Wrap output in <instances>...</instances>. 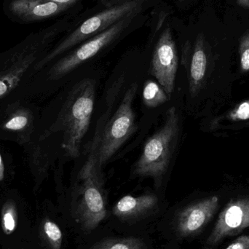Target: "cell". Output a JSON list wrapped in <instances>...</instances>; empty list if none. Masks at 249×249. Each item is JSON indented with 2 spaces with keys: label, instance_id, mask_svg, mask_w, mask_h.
I'll return each mask as SVG.
<instances>
[{
  "label": "cell",
  "instance_id": "cell-3",
  "mask_svg": "<svg viewBox=\"0 0 249 249\" xmlns=\"http://www.w3.org/2000/svg\"><path fill=\"white\" fill-rule=\"evenodd\" d=\"M77 177L76 213L84 231L91 232L107 216L102 170L98 167L93 146Z\"/></svg>",
  "mask_w": 249,
  "mask_h": 249
},
{
  "label": "cell",
  "instance_id": "cell-13",
  "mask_svg": "<svg viewBox=\"0 0 249 249\" xmlns=\"http://www.w3.org/2000/svg\"><path fill=\"white\" fill-rule=\"evenodd\" d=\"M208 58L205 51L203 37L199 36L196 41L194 52L190 63L189 72L190 90L192 94H196L203 86L207 71Z\"/></svg>",
  "mask_w": 249,
  "mask_h": 249
},
{
  "label": "cell",
  "instance_id": "cell-18",
  "mask_svg": "<svg viewBox=\"0 0 249 249\" xmlns=\"http://www.w3.org/2000/svg\"><path fill=\"white\" fill-rule=\"evenodd\" d=\"M43 233L51 249H61L63 235L59 227L51 220H46L42 225Z\"/></svg>",
  "mask_w": 249,
  "mask_h": 249
},
{
  "label": "cell",
  "instance_id": "cell-24",
  "mask_svg": "<svg viewBox=\"0 0 249 249\" xmlns=\"http://www.w3.org/2000/svg\"><path fill=\"white\" fill-rule=\"evenodd\" d=\"M238 5L249 9V0H237Z\"/></svg>",
  "mask_w": 249,
  "mask_h": 249
},
{
  "label": "cell",
  "instance_id": "cell-23",
  "mask_svg": "<svg viewBox=\"0 0 249 249\" xmlns=\"http://www.w3.org/2000/svg\"><path fill=\"white\" fill-rule=\"evenodd\" d=\"M4 171H5V168H4V162H3L1 154H0V181H1L4 179Z\"/></svg>",
  "mask_w": 249,
  "mask_h": 249
},
{
  "label": "cell",
  "instance_id": "cell-11",
  "mask_svg": "<svg viewBox=\"0 0 249 249\" xmlns=\"http://www.w3.org/2000/svg\"><path fill=\"white\" fill-rule=\"evenodd\" d=\"M158 204V197L150 193L138 197L125 196L118 200L112 209V213L122 220H133L154 212Z\"/></svg>",
  "mask_w": 249,
  "mask_h": 249
},
{
  "label": "cell",
  "instance_id": "cell-17",
  "mask_svg": "<svg viewBox=\"0 0 249 249\" xmlns=\"http://www.w3.org/2000/svg\"><path fill=\"white\" fill-rule=\"evenodd\" d=\"M17 211L16 205L12 200L6 202L1 211V224L6 235H11L17 225Z\"/></svg>",
  "mask_w": 249,
  "mask_h": 249
},
{
  "label": "cell",
  "instance_id": "cell-5",
  "mask_svg": "<svg viewBox=\"0 0 249 249\" xmlns=\"http://www.w3.org/2000/svg\"><path fill=\"white\" fill-rule=\"evenodd\" d=\"M145 0H130L114 7H109L85 20L72 33L60 42L36 66V70L43 68L53 60L72 48L80 42L93 37L109 29L112 25L125 18L133 17L140 10Z\"/></svg>",
  "mask_w": 249,
  "mask_h": 249
},
{
  "label": "cell",
  "instance_id": "cell-19",
  "mask_svg": "<svg viewBox=\"0 0 249 249\" xmlns=\"http://www.w3.org/2000/svg\"><path fill=\"white\" fill-rule=\"evenodd\" d=\"M240 66L243 72L249 71V31L244 34L240 42Z\"/></svg>",
  "mask_w": 249,
  "mask_h": 249
},
{
  "label": "cell",
  "instance_id": "cell-12",
  "mask_svg": "<svg viewBox=\"0 0 249 249\" xmlns=\"http://www.w3.org/2000/svg\"><path fill=\"white\" fill-rule=\"evenodd\" d=\"M36 57L35 51L21 55L10 68L0 74V99L8 94L18 85L25 73L35 62Z\"/></svg>",
  "mask_w": 249,
  "mask_h": 249
},
{
  "label": "cell",
  "instance_id": "cell-20",
  "mask_svg": "<svg viewBox=\"0 0 249 249\" xmlns=\"http://www.w3.org/2000/svg\"><path fill=\"white\" fill-rule=\"evenodd\" d=\"M229 118L234 122H241L249 120V100L243 102L238 105L231 113Z\"/></svg>",
  "mask_w": 249,
  "mask_h": 249
},
{
  "label": "cell",
  "instance_id": "cell-15",
  "mask_svg": "<svg viewBox=\"0 0 249 249\" xmlns=\"http://www.w3.org/2000/svg\"><path fill=\"white\" fill-rule=\"evenodd\" d=\"M146 244L140 238H107L95 244L89 249H146Z\"/></svg>",
  "mask_w": 249,
  "mask_h": 249
},
{
  "label": "cell",
  "instance_id": "cell-10",
  "mask_svg": "<svg viewBox=\"0 0 249 249\" xmlns=\"http://www.w3.org/2000/svg\"><path fill=\"white\" fill-rule=\"evenodd\" d=\"M68 8L62 4L37 0H13L10 4V12L13 15L27 21L48 18Z\"/></svg>",
  "mask_w": 249,
  "mask_h": 249
},
{
  "label": "cell",
  "instance_id": "cell-25",
  "mask_svg": "<svg viewBox=\"0 0 249 249\" xmlns=\"http://www.w3.org/2000/svg\"><path fill=\"white\" fill-rule=\"evenodd\" d=\"M180 1H183V0H180Z\"/></svg>",
  "mask_w": 249,
  "mask_h": 249
},
{
  "label": "cell",
  "instance_id": "cell-8",
  "mask_svg": "<svg viewBox=\"0 0 249 249\" xmlns=\"http://www.w3.org/2000/svg\"><path fill=\"white\" fill-rule=\"evenodd\" d=\"M178 65V52L175 41L171 29L167 28L161 34L155 45L150 74L169 97L174 92Z\"/></svg>",
  "mask_w": 249,
  "mask_h": 249
},
{
  "label": "cell",
  "instance_id": "cell-22",
  "mask_svg": "<svg viewBox=\"0 0 249 249\" xmlns=\"http://www.w3.org/2000/svg\"><path fill=\"white\" fill-rule=\"evenodd\" d=\"M40 1H51V2L56 3V4H62V5L67 6L70 7L73 5L77 0H37Z\"/></svg>",
  "mask_w": 249,
  "mask_h": 249
},
{
  "label": "cell",
  "instance_id": "cell-7",
  "mask_svg": "<svg viewBox=\"0 0 249 249\" xmlns=\"http://www.w3.org/2000/svg\"><path fill=\"white\" fill-rule=\"evenodd\" d=\"M249 228V197H237L228 202L218 216L205 243V249H215L226 238Z\"/></svg>",
  "mask_w": 249,
  "mask_h": 249
},
{
  "label": "cell",
  "instance_id": "cell-6",
  "mask_svg": "<svg viewBox=\"0 0 249 249\" xmlns=\"http://www.w3.org/2000/svg\"><path fill=\"white\" fill-rule=\"evenodd\" d=\"M131 19L132 17L125 18L117 22L109 29L86 41L71 53L61 58L50 70V78L53 80L61 78L88 60L97 55L120 36L124 29L130 24Z\"/></svg>",
  "mask_w": 249,
  "mask_h": 249
},
{
  "label": "cell",
  "instance_id": "cell-9",
  "mask_svg": "<svg viewBox=\"0 0 249 249\" xmlns=\"http://www.w3.org/2000/svg\"><path fill=\"white\" fill-rule=\"evenodd\" d=\"M219 207V197L213 196L183 208L176 216L177 235L186 238L198 235L212 220Z\"/></svg>",
  "mask_w": 249,
  "mask_h": 249
},
{
  "label": "cell",
  "instance_id": "cell-4",
  "mask_svg": "<svg viewBox=\"0 0 249 249\" xmlns=\"http://www.w3.org/2000/svg\"><path fill=\"white\" fill-rule=\"evenodd\" d=\"M137 89L136 83L127 89L116 112L104 127L102 134L96 136L92 145L99 169L102 170L136 131L137 124L133 105Z\"/></svg>",
  "mask_w": 249,
  "mask_h": 249
},
{
  "label": "cell",
  "instance_id": "cell-1",
  "mask_svg": "<svg viewBox=\"0 0 249 249\" xmlns=\"http://www.w3.org/2000/svg\"><path fill=\"white\" fill-rule=\"evenodd\" d=\"M96 91L94 80H82L70 92L60 114L58 125L64 133L62 146L70 158L80 156L82 142L91 122Z\"/></svg>",
  "mask_w": 249,
  "mask_h": 249
},
{
  "label": "cell",
  "instance_id": "cell-21",
  "mask_svg": "<svg viewBox=\"0 0 249 249\" xmlns=\"http://www.w3.org/2000/svg\"><path fill=\"white\" fill-rule=\"evenodd\" d=\"M225 249H249V234L235 238Z\"/></svg>",
  "mask_w": 249,
  "mask_h": 249
},
{
  "label": "cell",
  "instance_id": "cell-2",
  "mask_svg": "<svg viewBox=\"0 0 249 249\" xmlns=\"http://www.w3.org/2000/svg\"><path fill=\"white\" fill-rule=\"evenodd\" d=\"M179 115L175 107L168 109L162 126L145 142L136 162L133 173L141 177L152 178L160 185L168 172L178 143Z\"/></svg>",
  "mask_w": 249,
  "mask_h": 249
},
{
  "label": "cell",
  "instance_id": "cell-16",
  "mask_svg": "<svg viewBox=\"0 0 249 249\" xmlns=\"http://www.w3.org/2000/svg\"><path fill=\"white\" fill-rule=\"evenodd\" d=\"M32 118L27 109H19L13 112L4 122L3 127L13 132H23L29 127Z\"/></svg>",
  "mask_w": 249,
  "mask_h": 249
},
{
  "label": "cell",
  "instance_id": "cell-14",
  "mask_svg": "<svg viewBox=\"0 0 249 249\" xmlns=\"http://www.w3.org/2000/svg\"><path fill=\"white\" fill-rule=\"evenodd\" d=\"M169 96L160 85L153 80H147L143 90V102L148 108H156L168 102Z\"/></svg>",
  "mask_w": 249,
  "mask_h": 249
}]
</instances>
